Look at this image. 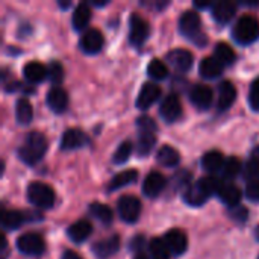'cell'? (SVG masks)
I'll use <instances>...</instances> for the list:
<instances>
[{
  "label": "cell",
  "instance_id": "obj_27",
  "mask_svg": "<svg viewBox=\"0 0 259 259\" xmlns=\"http://www.w3.org/2000/svg\"><path fill=\"white\" fill-rule=\"evenodd\" d=\"M156 161L162 167L173 168V167H176L181 162V155H179V152L175 147H171V146H162L158 150V153H156Z\"/></svg>",
  "mask_w": 259,
  "mask_h": 259
},
{
  "label": "cell",
  "instance_id": "obj_6",
  "mask_svg": "<svg viewBox=\"0 0 259 259\" xmlns=\"http://www.w3.org/2000/svg\"><path fill=\"white\" fill-rule=\"evenodd\" d=\"M15 244H17L18 252L26 256H39L46 250V243H44L42 237L38 234H33V232L20 235L17 238Z\"/></svg>",
  "mask_w": 259,
  "mask_h": 259
},
{
  "label": "cell",
  "instance_id": "obj_31",
  "mask_svg": "<svg viewBox=\"0 0 259 259\" xmlns=\"http://www.w3.org/2000/svg\"><path fill=\"white\" fill-rule=\"evenodd\" d=\"M15 118L20 124H29L33 118V109L26 97H21L15 103Z\"/></svg>",
  "mask_w": 259,
  "mask_h": 259
},
{
  "label": "cell",
  "instance_id": "obj_17",
  "mask_svg": "<svg viewBox=\"0 0 259 259\" xmlns=\"http://www.w3.org/2000/svg\"><path fill=\"white\" fill-rule=\"evenodd\" d=\"M118 249H120V237L118 235H112L105 240H100L99 243H96L91 247L94 256L99 259H106L112 256L115 252H118Z\"/></svg>",
  "mask_w": 259,
  "mask_h": 259
},
{
  "label": "cell",
  "instance_id": "obj_14",
  "mask_svg": "<svg viewBox=\"0 0 259 259\" xmlns=\"http://www.w3.org/2000/svg\"><path fill=\"white\" fill-rule=\"evenodd\" d=\"M167 61L170 62V65L179 71V73H185L193 67V53L190 50L185 49H175L171 52L167 53Z\"/></svg>",
  "mask_w": 259,
  "mask_h": 259
},
{
  "label": "cell",
  "instance_id": "obj_28",
  "mask_svg": "<svg viewBox=\"0 0 259 259\" xmlns=\"http://www.w3.org/2000/svg\"><path fill=\"white\" fill-rule=\"evenodd\" d=\"M0 223L5 231H15L24 223V214L12 209H3L0 214Z\"/></svg>",
  "mask_w": 259,
  "mask_h": 259
},
{
  "label": "cell",
  "instance_id": "obj_16",
  "mask_svg": "<svg viewBox=\"0 0 259 259\" xmlns=\"http://www.w3.org/2000/svg\"><path fill=\"white\" fill-rule=\"evenodd\" d=\"M237 99V88L232 82L229 80H223L219 85V100H217V109L220 112L228 111Z\"/></svg>",
  "mask_w": 259,
  "mask_h": 259
},
{
  "label": "cell",
  "instance_id": "obj_39",
  "mask_svg": "<svg viewBox=\"0 0 259 259\" xmlns=\"http://www.w3.org/2000/svg\"><path fill=\"white\" fill-rule=\"evenodd\" d=\"M243 178L247 182H253L258 181L259 178V162L255 159H249L244 165H243Z\"/></svg>",
  "mask_w": 259,
  "mask_h": 259
},
{
  "label": "cell",
  "instance_id": "obj_1",
  "mask_svg": "<svg viewBox=\"0 0 259 259\" xmlns=\"http://www.w3.org/2000/svg\"><path fill=\"white\" fill-rule=\"evenodd\" d=\"M222 185H223L222 179L215 176L200 178L194 185L185 190L184 200L190 206H202L211 196L219 194V190L222 188Z\"/></svg>",
  "mask_w": 259,
  "mask_h": 259
},
{
  "label": "cell",
  "instance_id": "obj_42",
  "mask_svg": "<svg viewBox=\"0 0 259 259\" xmlns=\"http://www.w3.org/2000/svg\"><path fill=\"white\" fill-rule=\"evenodd\" d=\"M244 194H246V197H247L250 202H259V181L249 182L247 187H246Z\"/></svg>",
  "mask_w": 259,
  "mask_h": 259
},
{
  "label": "cell",
  "instance_id": "obj_51",
  "mask_svg": "<svg viewBox=\"0 0 259 259\" xmlns=\"http://www.w3.org/2000/svg\"><path fill=\"white\" fill-rule=\"evenodd\" d=\"M258 259H259V258H258Z\"/></svg>",
  "mask_w": 259,
  "mask_h": 259
},
{
  "label": "cell",
  "instance_id": "obj_37",
  "mask_svg": "<svg viewBox=\"0 0 259 259\" xmlns=\"http://www.w3.org/2000/svg\"><path fill=\"white\" fill-rule=\"evenodd\" d=\"M132 152H134V146H132L131 141L121 143V144L117 147V150H115V153H114V156H112V162H114V164H124V162L129 159V156L132 155Z\"/></svg>",
  "mask_w": 259,
  "mask_h": 259
},
{
  "label": "cell",
  "instance_id": "obj_40",
  "mask_svg": "<svg viewBox=\"0 0 259 259\" xmlns=\"http://www.w3.org/2000/svg\"><path fill=\"white\" fill-rule=\"evenodd\" d=\"M249 105L253 111H259V77H256L249 91Z\"/></svg>",
  "mask_w": 259,
  "mask_h": 259
},
{
  "label": "cell",
  "instance_id": "obj_22",
  "mask_svg": "<svg viewBox=\"0 0 259 259\" xmlns=\"http://www.w3.org/2000/svg\"><path fill=\"white\" fill-rule=\"evenodd\" d=\"M225 156L219 150L206 152L202 158V168L209 173V176H214L215 173H222V168L225 165Z\"/></svg>",
  "mask_w": 259,
  "mask_h": 259
},
{
  "label": "cell",
  "instance_id": "obj_21",
  "mask_svg": "<svg viewBox=\"0 0 259 259\" xmlns=\"http://www.w3.org/2000/svg\"><path fill=\"white\" fill-rule=\"evenodd\" d=\"M93 234V225L88 222V220H79L76 223H73L71 226H68L67 229V237L76 243V244H80L83 243L85 240L90 238V235Z\"/></svg>",
  "mask_w": 259,
  "mask_h": 259
},
{
  "label": "cell",
  "instance_id": "obj_12",
  "mask_svg": "<svg viewBox=\"0 0 259 259\" xmlns=\"http://www.w3.org/2000/svg\"><path fill=\"white\" fill-rule=\"evenodd\" d=\"M212 100H214V94L208 85L199 83L190 90V102L200 111L209 109V106L212 105Z\"/></svg>",
  "mask_w": 259,
  "mask_h": 259
},
{
  "label": "cell",
  "instance_id": "obj_48",
  "mask_svg": "<svg viewBox=\"0 0 259 259\" xmlns=\"http://www.w3.org/2000/svg\"><path fill=\"white\" fill-rule=\"evenodd\" d=\"M250 159H255V161H258L259 162V146L252 150V153H250Z\"/></svg>",
  "mask_w": 259,
  "mask_h": 259
},
{
  "label": "cell",
  "instance_id": "obj_32",
  "mask_svg": "<svg viewBox=\"0 0 259 259\" xmlns=\"http://www.w3.org/2000/svg\"><path fill=\"white\" fill-rule=\"evenodd\" d=\"M214 58L223 65V67H228V65H232L237 59V55L234 52V49L226 44V42H219L214 49Z\"/></svg>",
  "mask_w": 259,
  "mask_h": 259
},
{
  "label": "cell",
  "instance_id": "obj_38",
  "mask_svg": "<svg viewBox=\"0 0 259 259\" xmlns=\"http://www.w3.org/2000/svg\"><path fill=\"white\" fill-rule=\"evenodd\" d=\"M47 76H49L50 82L55 87H58L62 82V79H64V68H62V65L59 62H56V61L50 62L49 68H47Z\"/></svg>",
  "mask_w": 259,
  "mask_h": 259
},
{
  "label": "cell",
  "instance_id": "obj_7",
  "mask_svg": "<svg viewBox=\"0 0 259 259\" xmlns=\"http://www.w3.org/2000/svg\"><path fill=\"white\" fill-rule=\"evenodd\" d=\"M117 211L124 223H135L141 214V202L134 196H121L117 202Z\"/></svg>",
  "mask_w": 259,
  "mask_h": 259
},
{
  "label": "cell",
  "instance_id": "obj_18",
  "mask_svg": "<svg viewBox=\"0 0 259 259\" xmlns=\"http://www.w3.org/2000/svg\"><path fill=\"white\" fill-rule=\"evenodd\" d=\"M46 103L53 112L61 114L68 106V96H67L65 90H62L61 87H53L52 90H49V93L46 96Z\"/></svg>",
  "mask_w": 259,
  "mask_h": 259
},
{
  "label": "cell",
  "instance_id": "obj_8",
  "mask_svg": "<svg viewBox=\"0 0 259 259\" xmlns=\"http://www.w3.org/2000/svg\"><path fill=\"white\" fill-rule=\"evenodd\" d=\"M149 33H150L149 23L138 14H132L129 18V41H131V44H134L137 47L143 46L147 41Z\"/></svg>",
  "mask_w": 259,
  "mask_h": 259
},
{
  "label": "cell",
  "instance_id": "obj_23",
  "mask_svg": "<svg viewBox=\"0 0 259 259\" xmlns=\"http://www.w3.org/2000/svg\"><path fill=\"white\" fill-rule=\"evenodd\" d=\"M217 196H219V199L226 206H229L232 209V208H235V206L240 205V200L243 197V193H241V190L237 185H234V184H225L223 182V185L219 190V194Z\"/></svg>",
  "mask_w": 259,
  "mask_h": 259
},
{
  "label": "cell",
  "instance_id": "obj_33",
  "mask_svg": "<svg viewBox=\"0 0 259 259\" xmlns=\"http://www.w3.org/2000/svg\"><path fill=\"white\" fill-rule=\"evenodd\" d=\"M88 211H90V215L94 217L96 220H99L102 225H111L112 223V211L109 206L94 202L90 205Z\"/></svg>",
  "mask_w": 259,
  "mask_h": 259
},
{
  "label": "cell",
  "instance_id": "obj_10",
  "mask_svg": "<svg viewBox=\"0 0 259 259\" xmlns=\"http://www.w3.org/2000/svg\"><path fill=\"white\" fill-rule=\"evenodd\" d=\"M164 243L167 244L170 253L173 256H181L187 252L188 247V240L184 231L181 229H170L168 232H165V235L162 237Z\"/></svg>",
  "mask_w": 259,
  "mask_h": 259
},
{
  "label": "cell",
  "instance_id": "obj_44",
  "mask_svg": "<svg viewBox=\"0 0 259 259\" xmlns=\"http://www.w3.org/2000/svg\"><path fill=\"white\" fill-rule=\"evenodd\" d=\"M231 215L234 220H238V222H246L247 220V209H244L243 206H235L231 209Z\"/></svg>",
  "mask_w": 259,
  "mask_h": 259
},
{
  "label": "cell",
  "instance_id": "obj_35",
  "mask_svg": "<svg viewBox=\"0 0 259 259\" xmlns=\"http://www.w3.org/2000/svg\"><path fill=\"white\" fill-rule=\"evenodd\" d=\"M149 253L150 259H170V250L162 238H153L149 243Z\"/></svg>",
  "mask_w": 259,
  "mask_h": 259
},
{
  "label": "cell",
  "instance_id": "obj_3",
  "mask_svg": "<svg viewBox=\"0 0 259 259\" xmlns=\"http://www.w3.org/2000/svg\"><path fill=\"white\" fill-rule=\"evenodd\" d=\"M179 32L197 46H205L208 42L206 35L202 30V20L197 11H185L179 18Z\"/></svg>",
  "mask_w": 259,
  "mask_h": 259
},
{
  "label": "cell",
  "instance_id": "obj_4",
  "mask_svg": "<svg viewBox=\"0 0 259 259\" xmlns=\"http://www.w3.org/2000/svg\"><path fill=\"white\" fill-rule=\"evenodd\" d=\"M232 36L241 46L253 44L259 38V21L252 15H243L232 27Z\"/></svg>",
  "mask_w": 259,
  "mask_h": 259
},
{
  "label": "cell",
  "instance_id": "obj_41",
  "mask_svg": "<svg viewBox=\"0 0 259 259\" xmlns=\"http://www.w3.org/2000/svg\"><path fill=\"white\" fill-rule=\"evenodd\" d=\"M137 127H138V132H156L158 131L156 123L150 117H140L137 120Z\"/></svg>",
  "mask_w": 259,
  "mask_h": 259
},
{
  "label": "cell",
  "instance_id": "obj_9",
  "mask_svg": "<svg viewBox=\"0 0 259 259\" xmlns=\"http://www.w3.org/2000/svg\"><path fill=\"white\" fill-rule=\"evenodd\" d=\"M103 42H105V39H103V35L100 30L88 29L82 33V36L79 39V47L87 55H96L102 50Z\"/></svg>",
  "mask_w": 259,
  "mask_h": 259
},
{
  "label": "cell",
  "instance_id": "obj_11",
  "mask_svg": "<svg viewBox=\"0 0 259 259\" xmlns=\"http://www.w3.org/2000/svg\"><path fill=\"white\" fill-rule=\"evenodd\" d=\"M159 114L167 123H175L182 115V105L176 94H168L159 105Z\"/></svg>",
  "mask_w": 259,
  "mask_h": 259
},
{
  "label": "cell",
  "instance_id": "obj_26",
  "mask_svg": "<svg viewBox=\"0 0 259 259\" xmlns=\"http://www.w3.org/2000/svg\"><path fill=\"white\" fill-rule=\"evenodd\" d=\"M23 76L29 83H39L47 77V68L36 61H30L23 67Z\"/></svg>",
  "mask_w": 259,
  "mask_h": 259
},
{
  "label": "cell",
  "instance_id": "obj_47",
  "mask_svg": "<svg viewBox=\"0 0 259 259\" xmlns=\"http://www.w3.org/2000/svg\"><path fill=\"white\" fill-rule=\"evenodd\" d=\"M8 253V241L5 237H2V259H6V255Z\"/></svg>",
  "mask_w": 259,
  "mask_h": 259
},
{
  "label": "cell",
  "instance_id": "obj_25",
  "mask_svg": "<svg viewBox=\"0 0 259 259\" xmlns=\"http://www.w3.org/2000/svg\"><path fill=\"white\" fill-rule=\"evenodd\" d=\"M91 20V9L88 3H79L74 11H73V17H71V26L74 30L80 32L85 30V27L88 26Z\"/></svg>",
  "mask_w": 259,
  "mask_h": 259
},
{
  "label": "cell",
  "instance_id": "obj_36",
  "mask_svg": "<svg viewBox=\"0 0 259 259\" xmlns=\"http://www.w3.org/2000/svg\"><path fill=\"white\" fill-rule=\"evenodd\" d=\"M241 171H243V165H241L240 159L232 156V158H228L225 161V165L222 168V176H223V179H234Z\"/></svg>",
  "mask_w": 259,
  "mask_h": 259
},
{
  "label": "cell",
  "instance_id": "obj_15",
  "mask_svg": "<svg viewBox=\"0 0 259 259\" xmlns=\"http://www.w3.org/2000/svg\"><path fill=\"white\" fill-rule=\"evenodd\" d=\"M167 187V179L164 175L158 173V171H152L146 176L144 182H143V193L146 197H158L164 188Z\"/></svg>",
  "mask_w": 259,
  "mask_h": 259
},
{
  "label": "cell",
  "instance_id": "obj_13",
  "mask_svg": "<svg viewBox=\"0 0 259 259\" xmlns=\"http://www.w3.org/2000/svg\"><path fill=\"white\" fill-rule=\"evenodd\" d=\"M161 96V88L159 85L153 83V82H146L143 83L140 93H138V97H137V108L138 109H149L153 103L158 102Z\"/></svg>",
  "mask_w": 259,
  "mask_h": 259
},
{
  "label": "cell",
  "instance_id": "obj_30",
  "mask_svg": "<svg viewBox=\"0 0 259 259\" xmlns=\"http://www.w3.org/2000/svg\"><path fill=\"white\" fill-rule=\"evenodd\" d=\"M138 178V171L137 170H124L118 175H115L111 181H109V185H108V191H117L123 187H127L131 184H134Z\"/></svg>",
  "mask_w": 259,
  "mask_h": 259
},
{
  "label": "cell",
  "instance_id": "obj_43",
  "mask_svg": "<svg viewBox=\"0 0 259 259\" xmlns=\"http://www.w3.org/2000/svg\"><path fill=\"white\" fill-rule=\"evenodd\" d=\"M144 246H146V240H144V237H143V235H138V237H134V238L131 240V246H129V249H131V250H134L137 255H140V253H143Z\"/></svg>",
  "mask_w": 259,
  "mask_h": 259
},
{
  "label": "cell",
  "instance_id": "obj_29",
  "mask_svg": "<svg viewBox=\"0 0 259 259\" xmlns=\"http://www.w3.org/2000/svg\"><path fill=\"white\" fill-rule=\"evenodd\" d=\"M156 132H138V140L135 146V152L138 156H147L156 144Z\"/></svg>",
  "mask_w": 259,
  "mask_h": 259
},
{
  "label": "cell",
  "instance_id": "obj_46",
  "mask_svg": "<svg viewBox=\"0 0 259 259\" xmlns=\"http://www.w3.org/2000/svg\"><path fill=\"white\" fill-rule=\"evenodd\" d=\"M194 6L199 9H206V8H212L214 3H211V2H194Z\"/></svg>",
  "mask_w": 259,
  "mask_h": 259
},
{
  "label": "cell",
  "instance_id": "obj_20",
  "mask_svg": "<svg viewBox=\"0 0 259 259\" xmlns=\"http://www.w3.org/2000/svg\"><path fill=\"white\" fill-rule=\"evenodd\" d=\"M235 12H237V5L232 3V2H228V0L217 2V3H214V6L211 8L212 18H214L219 24H228V23L234 18Z\"/></svg>",
  "mask_w": 259,
  "mask_h": 259
},
{
  "label": "cell",
  "instance_id": "obj_49",
  "mask_svg": "<svg viewBox=\"0 0 259 259\" xmlns=\"http://www.w3.org/2000/svg\"><path fill=\"white\" fill-rule=\"evenodd\" d=\"M58 5H59V6H61V8H64V9H65V8H68V6H70V3H68V2H67V3H62V2H59V3H58Z\"/></svg>",
  "mask_w": 259,
  "mask_h": 259
},
{
  "label": "cell",
  "instance_id": "obj_19",
  "mask_svg": "<svg viewBox=\"0 0 259 259\" xmlns=\"http://www.w3.org/2000/svg\"><path fill=\"white\" fill-rule=\"evenodd\" d=\"M88 138L87 135L83 134V131L80 129H67L61 138V149L62 150H76V149H80L87 144Z\"/></svg>",
  "mask_w": 259,
  "mask_h": 259
},
{
  "label": "cell",
  "instance_id": "obj_50",
  "mask_svg": "<svg viewBox=\"0 0 259 259\" xmlns=\"http://www.w3.org/2000/svg\"><path fill=\"white\" fill-rule=\"evenodd\" d=\"M256 240L259 241V228H258V231H256Z\"/></svg>",
  "mask_w": 259,
  "mask_h": 259
},
{
  "label": "cell",
  "instance_id": "obj_5",
  "mask_svg": "<svg viewBox=\"0 0 259 259\" xmlns=\"http://www.w3.org/2000/svg\"><path fill=\"white\" fill-rule=\"evenodd\" d=\"M27 200L38 209H50L55 205V191L44 182H32L27 187Z\"/></svg>",
  "mask_w": 259,
  "mask_h": 259
},
{
  "label": "cell",
  "instance_id": "obj_34",
  "mask_svg": "<svg viewBox=\"0 0 259 259\" xmlns=\"http://www.w3.org/2000/svg\"><path fill=\"white\" fill-rule=\"evenodd\" d=\"M147 74L155 80H164L168 77V67L161 59H152L147 65Z\"/></svg>",
  "mask_w": 259,
  "mask_h": 259
},
{
  "label": "cell",
  "instance_id": "obj_2",
  "mask_svg": "<svg viewBox=\"0 0 259 259\" xmlns=\"http://www.w3.org/2000/svg\"><path fill=\"white\" fill-rule=\"evenodd\" d=\"M47 150V140L41 132H30L24 144L18 149V158L27 165H35L41 161Z\"/></svg>",
  "mask_w": 259,
  "mask_h": 259
},
{
  "label": "cell",
  "instance_id": "obj_24",
  "mask_svg": "<svg viewBox=\"0 0 259 259\" xmlns=\"http://www.w3.org/2000/svg\"><path fill=\"white\" fill-rule=\"evenodd\" d=\"M223 70H225V67L214 56L203 58L199 64V73L205 79H211V80L217 79L223 73Z\"/></svg>",
  "mask_w": 259,
  "mask_h": 259
},
{
  "label": "cell",
  "instance_id": "obj_45",
  "mask_svg": "<svg viewBox=\"0 0 259 259\" xmlns=\"http://www.w3.org/2000/svg\"><path fill=\"white\" fill-rule=\"evenodd\" d=\"M61 259H82L80 255H77L76 252H73V250H65L64 252V255L61 256Z\"/></svg>",
  "mask_w": 259,
  "mask_h": 259
}]
</instances>
